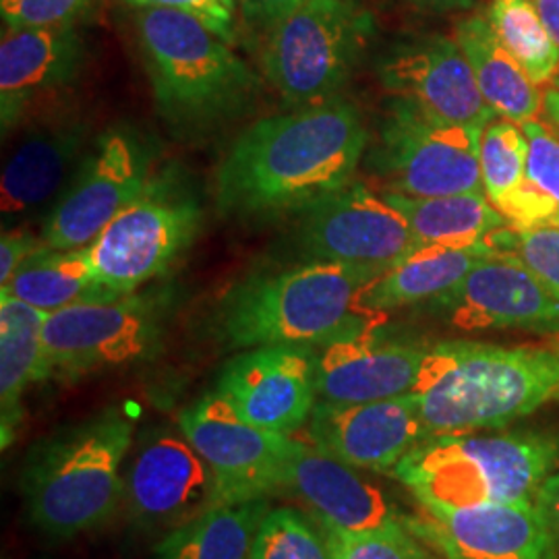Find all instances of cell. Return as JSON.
<instances>
[{
  "label": "cell",
  "mask_w": 559,
  "mask_h": 559,
  "mask_svg": "<svg viewBox=\"0 0 559 559\" xmlns=\"http://www.w3.org/2000/svg\"><path fill=\"white\" fill-rule=\"evenodd\" d=\"M408 222L420 247L471 249L493 247L500 235L512 226L491 205L485 193H459L440 198H408L399 193L383 195Z\"/></svg>",
  "instance_id": "obj_25"
},
{
  "label": "cell",
  "mask_w": 559,
  "mask_h": 559,
  "mask_svg": "<svg viewBox=\"0 0 559 559\" xmlns=\"http://www.w3.org/2000/svg\"><path fill=\"white\" fill-rule=\"evenodd\" d=\"M429 309L462 332L520 330L558 334L559 299L524 263L493 253Z\"/></svg>",
  "instance_id": "obj_17"
},
{
  "label": "cell",
  "mask_w": 559,
  "mask_h": 559,
  "mask_svg": "<svg viewBox=\"0 0 559 559\" xmlns=\"http://www.w3.org/2000/svg\"><path fill=\"white\" fill-rule=\"evenodd\" d=\"M456 41L473 67L485 102L506 120L524 124L537 119L539 87L501 46L487 17L473 15L459 23Z\"/></svg>",
  "instance_id": "obj_26"
},
{
  "label": "cell",
  "mask_w": 559,
  "mask_h": 559,
  "mask_svg": "<svg viewBox=\"0 0 559 559\" xmlns=\"http://www.w3.org/2000/svg\"><path fill=\"white\" fill-rule=\"evenodd\" d=\"M0 295L15 297L44 313H55L85 300L117 297L96 278L85 247L52 249L44 242L21 263L13 278L0 286Z\"/></svg>",
  "instance_id": "obj_28"
},
{
  "label": "cell",
  "mask_w": 559,
  "mask_h": 559,
  "mask_svg": "<svg viewBox=\"0 0 559 559\" xmlns=\"http://www.w3.org/2000/svg\"><path fill=\"white\" fill-rule=\"evenodd\" d=\"M559 464V440L543 431L431 436L392 473L417 503L464 508L535 501Z\"/></svg>",
  "instance_id": "obj_6"
},
{
  "label": "cell",
  "mask_w": 559,
  "mask_h": 559,
  "mask_svg": "<svg viewBox=\"0 0 559 559\" xmlns=\"http://www.w3.org/2000/svg\"><path fill=\"white\" fill-rule=\"evenodd\" d=\"M483 129L456 124L394 98L380 120L371 164L385 193L440 198L485 193L480 177Z\"/></svg>",
  "instance_id": "obj_10"
},
{
  "label": "cell",
  "mask_w": 559,
  "mask_h": 559,
  "mask_svg": "<svg viewBox=\"0 0 559 559\" xmlns=\"http://www.w3.org/2000/svg\"><path fill=\"white\" fill-rule=\"evenodd\" d=\"M420 9H429L436 13H452V11H464L471 9L475 0H413Z\"/></svg>",
  "instance_id": "obj_42"
},
{
  "label": "cell",
  "mask_w": 559,
  "mask_h": 559,
  "mask_svg": "<svg viewBox=\"0 0 559 559\" xmlns=\"http://www.w3.org/2000/svg\"><path fill=\"white\" fill-rule=\"evenodd\" d=\"M41 239H36L29 230H9L2 233L0 240V286H4L13 274L20 270L21 263L27 260L38 247Z\"/></svg>",
  "instance_id": "obj_38"
},
{
  "label": "cell",
  "mask_w": 559,
  "mask_h": 559,
  "mask_svg": "<svg viewBox=\"0 0 559 559\" xmlns=\"http://www.w3.org/2000/svg\"><path fill=\"white\" fill-rule=\"evenodd\" d=\"M305 2L307 0H237V7L249 27L263 32L267 25L282 20Z\"/></svg>",
  "instance_id": "obj_39"
},
{
  "label": "cell",
  "mask_w": 559,
  "mask_h": 559,
  "mask_svg": "<svg viewBox=\"0 0 559 559\" xmlns=\"http://www.w3.org/2000/svg\"><path fill=\"white\" fill-rule=\"evenodd\" d=\"M98 7V0H0L2 25L59 27L78 25Z\"/></svg>",
  "instance_id": "obj_36"
},
{
  "label": "cell",
  "mask_w": 559,
  "mask_h": 559,
  "mask_svg": "<svg viewBox=\"0 0 559 559\" xmlns=\"http://www.w3.org/2000/svg\"><path fill=\"white\" fill-rule=\"evenodd\" d=\"M133 420L110 406L40 441L23 471L27 516L44 535L73 539L110 522L122 503Z\"/></svg>",
  "instance_id": "obj_5"
},
{
  "label": "cell",
  "mask_w": 559,
  "mask_h": 559,
  "mask_svg": "<svg viewBox=\"0 0 559 559\" xmlns=\"http://www.w3.org/2000/svg\"><path fill=\"white\" fill-rule=\"evenodd\" d=\"M367 141L359 108L340 96L258 120L222 156L216 207L235 221L299 216L353 182Z\"/></svg>",
  "instance_id": "obj_1"
},
{
  "label": "cell",
  "mask_w": 559,
  "mask_h": 559,
  "mask_svg": "<svg viewBox=\"0 0 559 559\" xmlns=\"http://www.w3.org/2000/svg\"><path fill=\"white\" fill-rule=\"evenodd\" d=\"M380 325L323 344L318 350V396L360 404L413 394L429 346L381 338Z\"/></svg>",
  "instance_id": "obj_22"
},
{
  "label": "cell",
  "mask_w": 559,
  "mask_h": 559,
  "mask_svg": "<svg viewBox=\"0 0 559 559\" xmlns=\"http://www.w3.org/2000/svg\"><path fill=\"white\" fill-rule=\"evenodd\" d=\"M528 140L512 120H491L480 133L483 191L506 221L519 228L526 191Z\"/></svg>",
  "instance_id": "obj_30"
},
{
  "label": "cell",
  "mask_w": 559,
  "mask_h": 559,
  "mask_svg": "<svg viewBox=\"0 0 559 559\" xmlns=\"http://www.w3.org/2000/svg\"><path fill=\"white\" fill-rule=\"evenodd\" d=\"M380 270L346 263H290L237 282L216 309L226 348L318 346L381 325L385 313L360 309V290Z\"/></svg>",
  "instance_id": "obj_4"
},
{
  "label": "cell",
  "mask_w": 559,
  "mask_h": 559,
  "mask_svg": "<svg viewBox=\"0 0 559 559\" xmlns=\"http://www.w3.org/2000/svg\"><path fill=\"white\" fill-rule=\"evenodd\" d=\"M323 533L332 559H440L411 528L367 535H348L330 528H323Z\"/></svg>",
  "instance_id": "obj_34"
},
{
  "label": "cell",
  "mask_w": 559,
  "mask_h": 559,
  "mask_svg": "<svg viewBox=\"0 0 559 559\" xmlns=\"http://www.w3.org/2000/svg\"><path fill=\"white\" fill-rule=\"evenodd\" d=\"M413 396L431 436L498 431L559 402V340L438 342L427 348Z\"/></svg>",
  "instance_id": "obj_2"
},
{
  "label": "cell",
  "mask_w": 559,
  "mask_h": 559,
  "mask_svg": "<svg viewBox=\"0 0 559 559\" xmlns=\"http://www.w3.org/2000/svg\"><path fill=\"white\" fill-rule=\"evenodd\" d=\"M500 253L514 255L559 299V226H512L503 239Z\"/></svg>",
  "instance_id": "obj_35"
},
{
  "label": "cell",
  "mask_w": 559,
  "mask_h": 559,
  "mask_svg": "<svg viewBox=\"0 0 559 559\" xmlns=\"http://www.w3.org/2000/svg\"><path fill=\"white\" fill-rule=\"evenodd\" d=\"M535 506L559 547V471L549 475L540 485L537 498H535Z\"/></svg>",
  "instance_id": "obj_40"
},
{
  "label": "cell",
  "mask_w": 559,
  "mask_h": 559,
  "mask_svg": "<svg viewBox=\"0 0 559 559\" xmlns=\"http://www.w3.org/2000/svg\"><path fill=\"white\" fill-rule=\"evenodd\" d=\"M179 427L214 473V506L261 500L280 491L300 441L247 423L216 390L187 406Z\"/></svg>",
  "instance_id": "obj_13"
},
{
  "label": "cell",
  "mask_w": 559,
  "mask_h": 559,
  "mask_svg": "<svg viewBox=\"0 0 559 559\" xmlns=\"http://www.w3.org/2000/svg\"><path fill=\"white\" fill-rule=\"evenodd\" d=\"M549 36L559 46V0H533Z\"/></svg>",
  "instance_id": "obj_41"
},
{
  "label": "cell",
  "mask_w": 559,
  "mask_h": 559,
  "mask_svg": "<svg viewBox=\"0 0 559 559\" xmlns=\"http://www.w3.org/2000/svg\"><path fill=\"white\" fill-rule=\"evenodd\" d=\"M156 147L141 131L119 124L104 131L67 182L41 230L52 249H81L143 193L154 179Z\"/></svg>",
  "instance_id": "obj_11"
},
{
  "label": "cell",
  "mask_w": 559,
  "mask_h": 559,
  "mask_svg": "<svg viewBox=\"0 0 559 559\" xmlns=\"http://www.w3.org/2000/svg\"><path fill=\"white\" fill-rule=\"evenodd\" d=\"M216 392L242 419L265 431L293 436L318 404L316 346H260L222 367Z\"/></svg>",
  "instance_id": "obj_16"
},
{
  "label": "cell",
  "mask_w": 559,
  "mask_h": 559,
  "mask_svg": "<svg viewBox=\"0 0 559 559\" xmlns=\"http://www.w3.org/2000/svg\"><path fill=\"white\" fill-rule=\"evenodd\" d=\"M543 108H545V115L549 122L554 124V129L559 133V90H549L545 96H543Z\"/></svg>",
  "instance_id": "obj_43"
},
{
  "label": "cell",
  "mask_w": 559,
  "mask_h": 559,
  "mask_svg": "<svg viewBox=\"0 0 559 559\" xmlns=\"http://www.w3.org/2000/svg\"><path fill=\"white\" fill-rule=\"evenodd\" d=\"M85 41L75 25H2L0 38V129L13 133L48 96L80 78Z\"/></svg>",
  "instance_id": "obj_21"
},
{
  "label": "cell",
  "mask_w": 559,
  "mask_h": 559,
  "mask_svg": "<svg viewBox=\"0 0 559 559\" xmlns=\"http://www.w3.org/2000/svg\"><path fill=\"white\" fill-rule=\"evenodd\" d=\"M487 20L501 46L539 87L558 75L559 46L549 36L533 0H493Z\"/></svg>",
  "instance_id": "obj_31"
},
{
  "label": "cell",
  "mask_w": 559,
  "mask_h": 559,
  "mask_svg": "<svg viewBox=\"0 0 559 559\" xmlns=\"http://www.w3.org/2000/svg\"><path fill=\"white\" fill-rule=\"evenodd\" d=\"M267 498L212 506L164 535L150 559H251Z\"/></svg>",
  "instance_id": "obj_29"
},
{
  "label": "cell",
  "mask_w": 559,
  "mask_h": 559,
  "mask_svg": "<svg viewBox=\"0 0 559 559\" xmlns=\"http://www.w3.org/2000/svg\"><path fill=\"white\" fill-rule=\"evenodd\" d=\"M309 443L359 471L394 473L402 460L431 438L413 394L332 404L318 400L307 420Z\"/></svg>",
  "instance_id": "obj_18"
},
{
  "label": "cell",
  "mask_w": 559,
  "mask_h": 559,
  "mask_svg": "<svg viewBox=\"0 0 559 559\" xmlns=\"http://www.w3.org/2000/svg\"><path fill=\"white\" fill-rule=\"evenodd\" d=\"M551 83H554V87H556V90H559V71H558V75H556V78H554V81H551Z\"/></svg>",
  "instance_id": "obj_44"
},
{
  "label": "cell",
  "mask_w": 559,
  "mask_h": 559,
  "mask_svg": "<svg viewBox=\"0 0 559 559\" xmlns=\"http://www.w3.org/2000/svg\"><path fill=\"white\" fill-rule=\"evenodd\" d=\"M133 9H177L203 21L212 32H216L224 40L235 41L237 38V0H124Z\"/></svg>",
  "instance_id": "obj_37"
},
{
  "label": "cell",
  "mask_w": 559,
  "mask_h": 559,
  "mask_svg": "<svg viewBox=\"0 0 559 559\" xmlns=\"http://www.w3.org/2000/svg\"><path fill=\"white\" fill-rule=\"evenodd\" d=\"M406 524L443 559H558V543L535 501L464 508L417 503Z\"/></svg>",
  "instance_id": "obj_15"
},
{
  "label": "cell",
  "mask_w": 559,
  "mask_h": 559,
  "mask_svg": "<svg viewBox=\"0 0 559 559\" xmlns=\"http://www.w3.org/2000/svg\"><path fill=\"white\" fill-rule=\"evenodd\" d=\"M48 313L0 295V411L2 445L7 448L17 431L21 400L32 383L41 381L44 323Z\"/></svg>",
  "instance_id": "obj_27"
},
{
  "label": "cell",
  "mask_w": 559,
  "mask_h": 559,
  "mask_svg": "<svg viewBox=\"0 0 559 559\" xmlns=\"http://www.w3.org/2000/svg\"><path fill=\"white\" fill-rule=\"evenodd\" d=\"M551 224H556V226H559V214L558 216H556V218H554V222H551Z\"/></svg>",
  "instance_id": "obj_45"
},
{
  "label": "cell",
  "mask_w": 559,
  "mask_h": 559,
  "mask_svg": "<svg viewBox=\"0 0 559 559\" xmlns=\"http://www.w3.org/2000/svg\"><path fill=\"white\" fill-rule=\"evenodd\" d=\"M380 80L394 98L456 124L485 129L498 117L483 98L459 41L440 34L396 44L381 60Z\"/></svg>",
  "instance_id": "obj_19"
},
{
  "label": "cell",
  "mask_w": 559,
  "mask_h": 559,
  "mask_svg": "<svg viewBox=\"0 0 559 559\" xmlns=\"http://www.w3.org/2000/svg\"><path fill=\"white\" fill-rule=\"evenodd\" d=\"M173 311L175 290L162 286L48 313L41 381H78L156 357Z\"/></svg>",
  "instance_id": "obj_8"
},
{
  "label": "cell",
  "mask_w": 559,
  "mask_h": 559,
  "mask_svg": "<svg viewBox=\"0 0 559 559\" xmlns=\"http://www.w3.org/2000/svg\"><path fill=\"white\" fill-rule=\"evenodd\" d=\"M493 253L498 251L487 245L471 249L420 247L360 290V309L388 313L400 307L429 302L454 288L473 267Z\"/></svg>",
  "instance_id": "obj_24"
},
{
  "label": "cell",
  "mask_w": 559,
  "mask_h": 559,
  "mask_svg": "<svg viewBox=\"0 0 559 559\" xmlns=\"http://www.w3.org/2000/svg\"><path fill=\"white\" fill-rule=\"evenodd\" d=\"M141 59L160 119L180 140H203L245 119L260 78L203 21L177 9H135Z\"/></svg>",
  "instance_id": "obj_3"
},
{
  "label": "cell",
  "mask_w": 559,
  "mask_h": 559,
  "mask_svg": "<svg viewBox=\"0 0 559 559\" xmlns=\"http://www.w3.org/2000/svg\"><path fill=\"white\" fill-rule=\"evenodd\" d=\"M251 559H332L320 524L295 508H270Z\"/></svg>",
  "instance_id": "obj_33"
},
{
  "label": "cell",
  "mask_w": 559,
  "mask_h": 559,
  "mask_svg": "<svg viewBox=\"0 0 559 559\" xmlns=\"http://www.w3.org/2000/svg\"><path fill=\"white\" fill-rule=\"evenodd\" d=\"M216 501L210 464L182 429H154L124 466L122 503L140 528L173 533Z\"/></svg>",
  "instance_id": "obj_14"
},
{
  "label": "cell",
  "mask_w": 559,
  "mask_h": 559,
  "mask_svg": "<svg viewBox=\"0 0 559 559\" xmlns=\"http://www.w3.org/2000/svg\"><path fill=\"white\" fill-rule=\"evenodd\" d=\"M528 140L522 226L551 224L559 214V138L539 120L522 124Z\"/></svg>",
  "instance_id": "obj_32"
},
{
  "label": "cell",
  "mask_w": 559,
  "mask_h": 559,
  "mask_svg": "<svg viewBox=\"0 0 559 559\" xmlns=\"http://www.w3.org/2000/svg\"><path fill=\"white\" fill-rule=\"evenodd\" d=\"M371 32L360 0H307L260 32L261 73L293 106L332 100L359 67Z\"/></svg>",
  "instance_id": "obj_7"
},
{
  "label": "cell",
  "mask_w": 559,
  "mask_h": 559,
  "mask_svg": "<svg viewBox=\"0 0 559 559\" xmlns=\"http://www.w3.org/2000/svg\"><path fill=\"white\" fill-rule=\"evenodd\" d=\"M90 120L59 115L36 124L11 154L2 170V214L15 216L50 200L87 154Z\"/></svg>",
  "instance_id": "obj_23"
},
{
  "label": "cell",
  "mask_w": 559,
  "mask_h": 559,
  "mask_svg": "<svg viewBox=\"0 0 559 559\" xmlns=\"http://www.w3.org/2000/svg\"><path fill=\"white\" fill-rule=\"evenodd\" d=\"M293 498L309 508L311 519L323 528L367 535L408 528L406 514L359 468L334 459L313 443L299 441L284 487Z\"/></svg>",
  "instance_id": "obj_20"
},
{
  "label": "cell",
  "mask_w": 559,
  "mask_h": 559,
  "mask_svg": "<svg viewBox=\"0 0 559 559\" xmlns=\"http://www.w3.org/2000/svg\"><path fill=\"white\" fill-rule=\"evenodd\" d=\"M203 207L177 166L156 170L138 200L85 247L96 278L112 295L135 293L164 276L198 239Z\"/></svg>",
  "instance_id": "obj_9"
},
{
  "label": "cell",
  "mask_w": 559,
  "mask_h": 559,
  "mask_svg": "<svg viewBox=\"0 0 559 559\" xmlns=\"http://www.w3.org/2000/svg\"><path fill=\"white\" fill-rule=\"evenodd\" d=\"M295 263H346L385 272L419 251L408 222L362 182H348L297 216Z\"/></svg>",
  "instance_id": "obj_12"
}]
</instances>
